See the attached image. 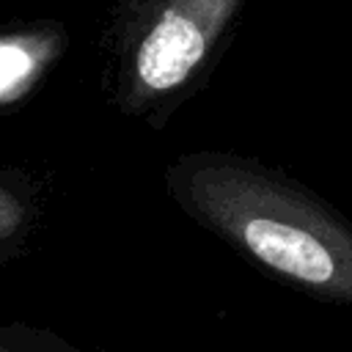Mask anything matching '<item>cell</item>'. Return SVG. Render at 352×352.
Segmentation results:
<instances>
[{"label":"cell","instance_id":"cell-1","mask_svg":"<svg viewBox=\"0 0 352 352\" xmlns=\"http://www.w3.org/2000/svg\"><path fill=\"white\" fill-rule=\"evenodd\" d=\"M176 206L245 258L336 305H352V226L278 168L226 151H190L165 168Z\"/></svg>","mask_w":352,"mask_h":352},{"label":"cell","instance_id":"cell-2","mask_svg":"<svg viewBox=\"0 0 352 352\" xmlns=\"http://www.w3.org/2000/svg\"><path fill=\"white\" fill-rule=\"evenodd\" d=\"M245 0H118L110 25V99L160 118L204 74Z\"/></svg>","mask_w":352,"mask_h":352},{"label":"cell","instance_id":"cell-3","mask_svg":"<svg viewBox=\"0 0 352 352\" xmlns=\"http://www.w3.org/2000/svg\"><path fill=\"white\" fill-rule=\"evenodd\" d=\"M66 50L60 25H28L0 33V107L28 96Z\"/></svg>","mask_w":352,"mask_h":352},{"label":"cell","instance_id":"cell-4","mask_svg":"<svg viewBox=\"0 0 352 352\" xmlns=\"http://www.w3.org/2000/svg\"><path fill=\"white\" fill-rule=\"evenodd\" d=\"M33 217V204L19 182L0 176V248L22 239Z\"/></svg>","mask_w":352,"mask_h":352},{"label":"cell","instance_id":"cell-5","mask_svg":"<svg viewBox=\"0 0 352 352\" xmlns=\"http://www.w3.org/2000/svg\"><path fill=\"white\" fill-rule=\"evenodd\" d=\"M0 352H77V349L52 333L11 322V324H0Z\"/></svg>","mask_w":352,"mask_h":352}]
</instances>
